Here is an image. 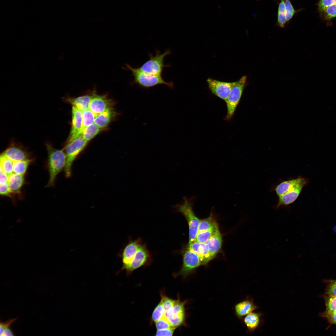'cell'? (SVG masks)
<instances>
[{
    "label": "cell",
    "instance_id": "f1b7e54d",
    "mask_svg": "<svg viewBox=\"0 0 336 336\" xmlns=\"http://www.w3.org/2000/svg\"><path fill=\"white\" fill-rule=\"evenodd\" d=\"M218 224L212 216L200 220L199 224L198 232L210 229L215 227Z\"/></svg>",
    "mask_w": 336,
    "mask_h": 336
},
{
    "label": "cell",
    "instance_id": "ffe728a7",
    "mask_svg": "<svg viewBox=\"0 0 336 336\" xmlns=\"http://www.w3.org/2000/svg\"><path fill=\"white\" fill-rule=\"evenodd\" d=\"M25 182V174H18L13 173L8 176V183L13 194H21V189Z\"/></svg>",
    "mask_w": 336,
    "mask_h": 336
},
{
    "label": "cell",
    "instance_id": "d6a6232c",
    "mask_svg": "<svg viewBox=\"0 0 336 336\" xmlns=\"http://www.w3.org/2000/svg\"><path fill=\"white\" fill-rule=\"evenodd\" d=\"M326 309L324 315L326 317L336 312V296H329L326 301Z\"/></svg>",
    "mask_w": 336,
    "mask_h": 336
},
{
    "label": "cell",
    "instance_id": "484cf974",
    "mask_svg": "<svg viewBox=\"0 0 336 336\" xmlns=\"http://www.w3.org/2000/svg\"><path fill=\"white\" fill-rule=\"evenodd\" d=\"M0 170H2L8 175L12 173L14 161L6 156L1 154L0 156Z\"/></svg>",
    "mask_w": 336,
    "mask_h": 336
},
{
    "label": "cell",
    "instance_id": "7c38bea8",
    "mask_svg": "<svg viewBox=\"0 0 336 336\" xmlns=\"http://www.w3.org/2000/svg\"><path fill=\"white\" fill-rule=\"evenodd\" d=\"M142 244L141 240L138 238L134 240L130 241L124 246L118 256L122 259V266L120 271L124 270L131 263L139 246Z\"/></svg>",
    "mask_w": 336,
    "mask_h": 336
},
{
    "label": "cell",
    "instance_id": "30bf717a",
    "mask_svg": "<svg viewBox=\"0 0 336 336\" xmlns=\"http://www.w3.org/2000/svg\"><path fill=\"white\" fill-rule=\"evenodd\" d=\"M208 87L215 95L225 101L231 91L236 83L217 81L210 78L207 80Z\"/></svg>",
    "mask_w": 336,
    "mask_h": 336
},
{
    "label": "cell",
    "instance_id": "ee69618b",
    "mask_svg": "<svg viewBox=\"0 0 336 336\" xmlns=\"http://www.w3.org/2000/svg\"><path fill=\"white\" fill-rule=\"evenodd\" d=\"M327 317L332 323L336 324V312L327 316Z\"/></svg>",
    "mask_w": 336,
    "mask_h": 336
},
{
    "label": "cell",
    "instance_id": "b9f144b4",
    "mask_svg": "<svg viewBox=\"0 0 336 336\" xmlns=\"http://www.w3.org/2000/svg\"><path fill=\"white\" fill-rule=\"evenodd\" d=\"M8 175L4 172L0 170V183L3 184L8 183Z\"/></svg>",
    "mask_w": 336,
    "mask_h": 336
},
{
    "label": "cell",
    "instance_id": "f546056e",
    "mask_svg": "<svg viewBox=\"0 0 336 336\" xmlns=\"http://www.w3.org/2000/svg\"><path fill=\"white\" fill-rule=\"evenodd\" d=\"M218 228V227L217 226L207 230L198 232L195 241L201 243H205Z\"/></svg>",
    "mask_w": 336,
    "mask_h": 336
},
{
    "label": "cell",
    "instance_id": "277c9868",
    "mask_svg": "<svg viewBox=\"0 0 336 336\" xmlns=\"http://www.w3.org/2000/svg\"><path fill=\"white\" fill-rule=\"evenodd\" d=\"M171 53L169 49L166 50L162 54L158 50H156L155 55L149 53V59L138 68L143 72L161 75L164 68L170 66L169 64H165L164 60L165 57Z\"/></svg>",
    "mask_w": 336,
    "mask_h": 336
},
{
    "label": "cell",
    "instance_id": "9c48e42d",
    "mask_svg": "<svg viewBox=\"0 0 336 336\" xmlns=\"http://www.w3.org/2000/svg\"><path fill=\"white\" fill-rule=\"evenodd\" d=\"M307 180L305 179L284 194L278 197V203L274 206L275 209H278L281 207H287L293 203L298 197L303 188L307 184Z\"/></svg>",
    "mask_w": 336,
    "mask_h": 336
},
{
    "label": "cell",
    "instance_id": "4dcf8cb0",
    "mask_svg": "<svg viewBox=\"0 0 336 336\" xmlns=\"http://www.w3.org/2000/svg\"><path fill=\"white\" fill-rule=\"evenodd\" d=\"M287 21L286 20L285 13V5L283 0H281L278 5V15H277V24L281 27L283 28Z\"/></svg>",
    "mask_w": 336,
    "mask_h": 336
},
{
    "label": "cell",
    "instance_id": "5bb4252c",
    "mask_svg": "<svg viewBox=\"0 0 336 336\" xmlns=\"http://www.w3.org/2000/svg\"><path fill=\"white\" fill-rule=\"evenodd\" d=\"M112 101L105 95H99L94 93L92 95L89 109L96 115L112 108Z\"/></svg>",
    "mask_w": 336,
    "mask_h": 336
},
{
    "label": "cell",
    "instance_id": "bcb514c9",
    "mask_svg": "<svg viewBox=\"0 0 336 336\" xmlns=\"http://www.w3.org/2000/svg\"><path fill=\"white\" fill-rule=\"evenodd\" d=\"M21 221L22 220L21 219L19 218L17 219L16 222L17 223H19L21 222Z\"/></svg>",
    "mask_w": 336,
    "mask_h": 336
},
{
    "label": "cell",
    "instance_id": "52a82bcc",
    "mask_svg": "<svg viewBox=\"0 0 336 336\" xmlns=\"http://www.w3.org/2000/svg\"><path fill=\"white\" fill-rule=\"evenodd\" d=\"M183 264L177 273L184 278L186 277L199 266L203 265L200 257L193 250L186 248L183 251Z\"/></svg>",
    "mask_w": 336,
    "mask_h": 336
},
{
    "label": "cell",
    "instance_id": "2e32d148",
    "mask_svg": "<svg viewBox=\"0 0 336 336\" xmlns=\"http://www.w3.org/2000/svg\"><path fill=\"white\" fill-rule=\"evenodd\" d=\"M187 248L193 250L201 258L203 265L206 264L214 258L210 254L205 243L196 241L188 244Z\"/></svg>",
    "mask_w": 336,
    "mask_h": 336
},
{
    "label": "cell",
    "instance_id": "836d02e7",
    "mask_svg": "<svg viewBox=\"0 0 336 336\" xmlns=\"http://www.w3.org/2000/svg\"><path fill=\"white\" fill-rule=\"evenodd\" d=\"M165 311L161 301L154 310L152 315V321L155 322L165 315Z\"/></svg>",
    "mask_w": 336,
    "mask_h": 336
},
{
    "label": "cell",
    "instance_id": "5b68a950",
    "mask_svg": "<svg viewBox=\"0 0 336 336\" xmlns=\"http://www.w3.org/2000/svg\"><path fill=\"white\" fill-rule=\"evenodd\" d=\"M87 142L81 135L67 143L65 148L66 160L64 169L66 177L68 178L70 176L72 163L78 155L85 148Z\"/></svg>",
    "mask_w": 336,
    "mask_h": 336
},
{
    "label": "cell",
    "instance_id": "4fadbf2b",
    "mask_svg": "<svg viewBox=\"0 0 336 336\" xmlns=\"http://www.w3.org/2000/svg\"><path fill=\"white\" fill-rule=\"evenodd\" d=\"M1 154L14 162L33 158L30 153L24 147L13 143L11 144Z\"/></svg>",
    "mask_w": 336,
    "mask_h": 336
},
{
    "label": "cell",
    "instance_id": "7402d4cb",
    "mask_svg": "<svg viewBox=\"0 0 336 336\" xmlns=\"http://www.w3.org/2000/svg\"><path fill=\"white\" fill-rule=\"evenodd\" d=\"M114 114L112 107L109 108L102 113L96 115L94 123L103 129L108 126Z\"/></svg>",
    "mask_w": 336,
    "mask_h": 336
},
{
    "label": "cell",
    "instance_id": "603a6c76",
    "mask_svg": "<svg viewBox=\"0 0 336 336\" xmlns=\"http://www.w3.org/2000/svg\"><path fill=\"white\" fill-rule=\"evenodd\" d=\"M91 97L92 95H86L75 98H69L68 100L72 106L83 111L89 108Z\"/></svg>",
    "mask_w": 336,
    "mask_h": 336
},
{
    "label": "cell",
    "instance_id": "8fae6325",
    "mask_svg": "<svg viewBox=\"0 0 336 336\" xmlns=\"http://www.w3.org/2000/svg\"><path fill=\"white\" fill-rule=\"evenodd\" d=\"M150 258L149 253L146 245L142 243L139 246L131 263L124 270L127 274H130L135 269L147 263Z\"/></svg>",
    "mask_w": 336,
    "mask_h": 336
},
{
    "label": "cell",
    "instance_id": "6da1fadb",
    "mask_svg": "<svg viewBox=\"0 0 336 336\" xmlns=\"http://www.w3.org/2000/svg\"><path fill=\"white\" fill-rule=\"evenodd\" d=\"M48 152L47 165L49 179L47 187L53 186L57 175L64 169L66 160V154L63 149H57L48 143L46 144Z\"/></svg>",
    "mask_w": 336,
    "mask_h": 336
},
{
    "label": "cell",
    "instance_id": "d6986e66",
    "mask_svg": "<svg viewBox=\"0 0 336 336\" xmlns=\"http://www.w3.org/2000/svg\"><path fill=\"white\" fill-rule=\"evenodd\" d=\"M305 178L299 176L296 178H291L283 180L277 184L274 188L277 196L279 197L284 194L289 190L302 181Z\"/></svg>",
    "mask_w": 336,
    "mask_h": 336
},
{
    "label": "cell",
    "instance_id": "8d00e7d4",
    "mask_svg": "<svg viewBox=\"0 0 336 336\" xmlns=\"http://www.w3.org/2000/svg\"><path fill=\"white\" fill-rule=\"evenodd\" d=\"M336 3V0H319L318 3V9L320 13L328 6Z\"/></svg>",
    "mask_w": 336,
    "mask_h": 336
},
{
    "label": "cell",
    "instance_id": "d4e9b609",
    "mask_svg": "<svg viewBox=\"0 0 336 336\" xmlns=\"http://www.w3.org/2000/svg\"><path fill=\"white\" fill-rule=\"evenodd\" d=\"M34 160L33 158L14 162L13 173L18 174H25L28 167Z\"/></svg>",
    "mask_w": 336,
    "mask_h": 336
},
{
    "label": "cell",
    "instance_id": "9a60e30c",
    "mask_svg": "<svg viewBox=\"0 0 336 336\" xmlns=\"http://www.w3.org/2000/svg\"><path fill=\"white\" fill-rule=\"evenodd\" d=\"M82 124V111L72 106V126L67 143L80 136Z\"/></svg>",
    "mask_w": 336,
    "mask_h": 336
},
{
    "label": "cell",
    "instance_id": "44dd1931",
    "mask_svg": "<svg viewBox=\"0 0 336 336\" xmlns=\"http://www.w3.org/2000/svg\"><path fill=\"white\" fill-rule=\"evenodd\" d=\"M262 316L261 313L252 312L245 316L244 322L249 332L251 333L259 327Z\"/></svg>",
    "mask_w": 336,
    "mask_h": 336
},
{
    "label": "cell",
    "instance_id": "d590c367",
    "mask_svg": "<svg viewBox=\"0 0 336 336\" xmlns=\"http://www.w3.org/2000/svg\"><path fill=\"white\" fill-rule=\"evenodd\" d=\"M161 301L162 303L166 312L173 306L175 300L168 297L162 293H161Z\"/></svg>",
    "mask_w": 336,
    "mask_h": 336
},
{
    "label": "cell",
    "instance_id": "ac0fdd59",
    "mask_svg": "<svg viewBox=\"0 0 336 336\" xmlns=\"http://www.w3.org/2000/svg\"><path fill=\"white\" fill-rule=\"evenodd\" d=\"M258 307L252 299H247L237 304L235 306L236 315L239 318L245 317L257 309Z\"/></svg>",
    "mask_w": 336,
    "mask_h": 336
},
{
    "label": "cell",
    "instance_id": "7a4b0ae2",
    "mask_svg": "<svg viewBox=\"0 0 336 336\" xmlns=\"http://www.w3.org/2000/svg\"><path fill=\"white\" fill-rule=\"evenodd\" d=\"M194 197L183 198L181 202L174 206L177 212L182 213L186 219L189 227V241L190 244L194 241L198 232L200 220L194 214L193 207Z\"/></svg>",
    "mask_w": 336,
    "mask_h": 336
},
{
    "label": "cell",
    "instance_id": "74e56055",
    "mask_svg": "<svg viewBox=\"0 0 336 336\" xmlns=\"http://www.w3.org/2000/svg\"><path fill=\"white\" fill-rule=\"evenodd\" d=\"M0 194L2 196L12 197L13 194L11 190L8 183L0 184Z\"/></svg>",
    "mask_w": 336,
    "mask_h": 336
},
{
    "label": "cell",
    "instance_id": "8992f818",
    "mask_svg": "<svg viewBox=\"0 0 336 336\" xmlns=\"http://www.w3.org/2000/svg\"><path fill=\"white\" fill-rule=\"evenodd\" d=\"M247 80V76H244L236 81L227 99L225 101L227 110V114L225 117L226 120L231 119L233 115L245 86Z\"/></svg>",
    "mask_w": 336,
    "mask_h": 336
},
{
    "label": "cell",
    "instance_id": "83f0119b",
    "mask_svg": "<svg viewBox=\"0 0 336 336\" xmlns=\"http://www.w3.org/2000/svg\"><path fill=\"white\" fill-rule=\"evenodd\" d=\"M82 124L80 132V135L82 130L87 126L94 123L95 115L89 108L82 111Z\"/></svg>",
    "mask_w": 336,
    "mask_h": 336
},
{
    "label": "cell",
    "instance_id": "e0dca14e",
    "mask_svg": "<svg viewBox=\"0 0 336 336\" xmlns=\"http://www.w3.org/2000/svg\"><path fill=\"white\" fill-rule=\"evenodd\" d=\"M222 243V236L218 228L205 243L207 249L213 258L221 250Z\"/></svg>",
    "mask_w": 336,
    "mask_h": 336
},
{
    "label": "cell",
    "instance_id": "60d3db41",
    "mask_svg": "<svg viewBox=\"0 0 336 336\" xmlns=\"http://www.w3.org/2000/svg\"><path fill=\"white\" fill-rule=\"evenodd\" d=\"M17 318V317H16L15 318L9 319L5 322H1L0 323V335L2 334L5 329L9 327L16 320Z\"/></svg>",
    "mask_w": 336,
    "mask_h": 336
},
{
    "label": "cell",
    "instance_id": "ab89813d",
    "mask_svg": "<svg viewBox=\"0 0 336 336\" xmlns=\"http://www.w3.org/2000/svg\"><path fill=\"white\" fill-rule=\"evenodd\" d=\"M175 328H171L160 330H157L156 336H172L175 331Z\"/></svg>",
    "mask_w": 336,
    "mask_h": 336
},
{
    "label": "cell",
    "instance_id": "3957f363",
    "mask_svg": "<svg viewBox=\"0 0 336 336\" xmlns=\"http://www.w3.org/2000/svg\"><path fill=\"white\" fill-rule=\"evenodd\" d=\"M124 69L130 70L133 77L132 84H136L142 88L147 89L155 86L163 84L172 89L174 86L172 82H166L161 75H154L143 72L138 68H134L128 64Z\"/></svg>",
    "mask_w": 336,
    "mask_h": 336
},
{
    "label": "cell",
    "instance_id": "1f68e13d",
    "mask_svg": "<svg viewBox=\"0 0 336 336\" xmlns=\"http://www.w3.org/2000/svg\"><path fill=\"white\" fill-rule=\"evenodd\" d=\"M285 5V16L287 22L289 21L297 13L301 11V9L296 10L290 0H283Z\"/></svg>",
    "mask_w": 336,
    "mask_h": 336
},
{
    "label": "cell",
    "instance_id": "f6af8a7d",
    "mask_svg": "<svg viewBox=\"0 0 336 336\" xmlns=\"http://www.w3.org/2000/svg\"><path fill=\"white\" fill-rule=\"evenodd\" d=\"M333 230L334 232L336 234V225L333 227Z\"/></svg>",
    "mask_w": 336,
    "mask_h": 336
},
{
    "label": "cell",
    "instance_id": "7bdbcfd3",
    "mask_svg": "<svg viewBox=\"0 0 336 336\" xmlns=\"http://www.w3.org/2000/svg\"><path fill=\"white\" fill-rule=\"evenodd\" d=\"M14 334L12 332V330L9 327L5 329L2 334L0 335L1 336H14Z\"/></svg>",
    "mask_w": 336,
    "mask_h": 336
},
{
    "label": "cell",
    "instance_id": "e575fe53",
    "mask_svg": "<svg viewBox=\"0 0 336 336\" xmlns=\"http://www.w3.org/2000/svg\"><path fill=\"white\" fill-rule=\"evenodd\" d=\"M155 323L157 330L174 328L165 316Z\"/></svg>",
    "mask_w": 336,
    "mask_h": 336
},
{
    "label": "cell",
    "instance_id": "f35d334b",
    "mask_svg": "<svg viewBox=\"0 0 336 336\" xmlns=\"http://www.w3.org/2000/svg\"><path fill=\"white\" fill-rule=\"evenodd\" d=\"M326 292L329 296H336V280H330Z\"/></svg>",
    "mask_w": 336,
    "mask_h": 336
},
{
    "label": "cell",
    "instance_id": "ba28073f",
    "mask_svg": "<svg viewBox=\"0 0 336 336\" xmlns=\"http://www.w3.org/2000/svg\"><path fill=\"white\" fill-rule=\"evenodd\" d=\"M185 304V301H182L178 298L175 300L173 306L165 312L164 316L175 329L184 324Z\"/></svg>",
    "mask_w": 336,
    "mask_h": 336
},
{
    "label": "cell",
    "instance_id": "4316f807",
    "mask_svg": "<svg viewBox=\"0 0 336 336\" xmlns=\"http://www.w3.org/2000/svg\"><path fill=\"white\" fill-rule=\"evenodd\" d=\"M320 13L324 20L327 21L329 25V22L336 17V3L328 6Z\"/></svg>",
    "mask_w": 336,
    "mask_h": 336
},
{
    "label": "cell",
    "instance_id": "cb8c5ba5",
    "mask_svg": "<svg viewBox=\"0 0 336 336\" xmlns=\"http://www.w3.org/2000/svg\"><path fill=\"white\" fill-rule=\"evenodd\" d=\"M102 129L94 123L82 130L81 136L88 142L99 133Z\"/></svg>",
    "mask_w": 336,
    "mask_h": 336
}]
</instances>
